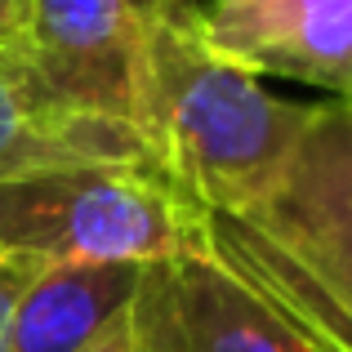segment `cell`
Returning a JSON list of instances; mask_svg holds the SVG:
<instances>
[{
  "label": "cell",
  "mask_w": 352,
  "mask_h": 352,
  "mask_svg": "<svg viewBox=\"0 0 352 352\" xmlns=\"http://www.w3.org/2000/svg\"><path fill=\"white\" fill-rule=\"evenodd\" d=\"M23 32H27L23 0H0V50L23 54Z\"/></svg>",
  "instance_id": "8fae6325"
},
{
  "label": "cell",
  "mask_w": 352,
  "mask_h": 352,
  "mask_svg": "<svg viewBox=\"0 0 352 352\" xmlns=\"http://www.w3.org/2000/svg\"><path fill=\"white\" fill-rule=\"evenodd\" d=\"M206 241L317 352H352V107L317 103L276 188Z\"/></svg>",
  "instance_id": "7a4b0ae2"
},
{
  "label": "cell",
  "mask_w": 352,
  "mask_h": 352,
  "mask_svg": "<svg viewBox=\"0 0 352 352\" xmlns=\"http://www.w3.org/2000/svg\"><path fill=\"white\" fill-rule=\"evenodd\" d=\"M80 352H143V344H138L134 326H129V312H120V317L112 321L107 330H98L94 339H89Z\"/></svg>",
  "instance_id": "30bf717a"
},
{
  "label": "cell",
  "mask_w": 352,
  "mask_h": 352,
  "mask_svg": "<svg viewBox=\"0 0 352 352\" xmlns=\"http://www.w3.org/2000/svg\"><path fill=\"white\" fill-rule=\"evenodd\" d=\"M138 263H45L9 312L0 352H80L129 308Z\"/></svg>",
  "instance_id": "ba28073f"
},
{
  "label": "cell",
  "mask_w": 352,
  "mask_h": 352,
  "mask_svg": "<svg viewBox=\"0 0 352 352\" xmlns=\"http://www.w3.org/2000/svg\"><path fill=\"white\" fill-rule=\"evenodd\" d=\"M201 36L250 76L299 80L352 107V0H201Z\"/></svg>",
  "instance_id": "8992f818"
},
{
  "label": "cell",
  "mask_w": 352,
  "mask_h": 352,
  "mask_svg": "<svg viewBox=\"0 0 352 352\" xmlns=\"http://www.w3.org/2000/svg\"><path fill=\"white\" fill-rule=\"evenodd\" d=\"M317 103H290L223 63L201 36V0H161L138 54L129 129L147 165L206 214L263 201L299 152Z\"/></svg>",
  "instance_id": "6da1fadb"
},
{
  "label": "cell",
  "mask_w": 352,
  "mask_h": 352,
  "mask_svg": "<svg viewBox=\"0 0 352 352\" xmlns=\"http://www.w3.org/2000/svg\"><path fill=\"white\" fill-rule=\"evenodd\" d=\"M129 161H147L134 129L72 107L23 54L0 50V183Z\"/></svg>",
  "instance_id": "52a82bcc"
},
{
  "label": "cell",
  "mask_w": 352,
  "mask_h": 352,
  "mask_svg": "<svg viewBox=\"0 0 352 352\" xmlns=\"http://www.w3.org/2000/svg\"><path fill=\"white\" fill-rule=\"evenodd\" d=\"M161 0H23V58L72 107L129 125L138 54Z\"/></svg>",
  "instance_id": "5b68a950"
},
{
  "label": "cell",
  "mask_w": 352,
  "mask_h": 352,
  "mask_svg": "<svg viewBox=\"0 0 352 352\" xmlns=\"http://www.w3.org/2000/svg\"><path fill=\"white\" fill-rule=\"evenodd\" d=\"M41 258H27V254H5L0 250V335H5L9 326V312H14V303L23 299V290L32 285V276L41 272Z\"/></svg>",
  "instance_id": "9c48e42d"
},
{
  "label": "cell",
  "mask_w": 352,
  "mask_h": 352,
  "mask_svg": "<svg viewBox=\"0 0 352 352\" xmlns=\"http://www.w3.org/2000/svg\"><path fill=\"white\" fill-rule=\"evenodd\" d=\"M206 236V210L147 161L0 183V250L41 263H161Z\"/></svg>",
  "instance_id": "3957f363"
},
{
  "label": "cell",
  "mask_w": 352,
  "mask_h": 352,
  "mask_svg": "<svg viewBox=\"0 0 352 352\" xmlns=\"http://www.w3.org/2000/svg\"><path fill=\"white\" fill-rule=\"evenodd\" d=\"M125 312L143 352H317L210 250L206 236L147 263Z\"/></svg>",
  "instance_id": "277c9868"
}]
</instances>
